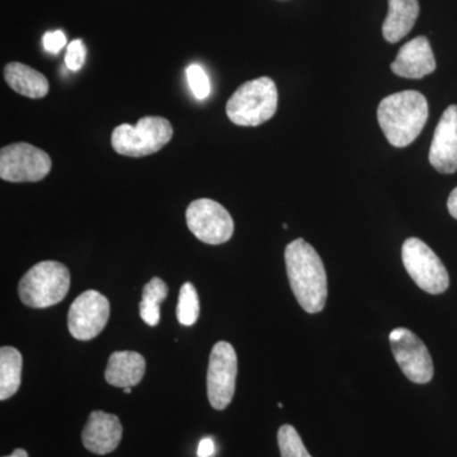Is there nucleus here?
Wrapping results in <instances>:
<instances>
[{
    "mask_svg": "<svg viewBox=\"0 0 457 457\" xmlns=\"http://www.w3.org/2000/svg\"><path fill=\"white\" fill-rule=\"evenodd\" d=\"M285 263L291 290L303 311L309 314L323 311L328 297V279L317 251L299 237L286 246Z\"/></svg>",
    "mask_w": 457,
    "mask_h": 457,
    "instance_id": "nucleus-1",
    "label": "nucleus"
},
{
    "mask_svg": "<svg viewBox=\"0 0 457 457\" xmlns=\"http://www.w3.org/2000/svg\"><path fill=\"white\" fill-rule=\"evenodd\" d=\"M378 120L385 137L395 147L411 145L428 120V102L417 90H404L384 98Z\"/></svg>",
    "mask_w": 457,
    "mask_h": 457,
    "instance_id": "nucleus-2",
    "label": "nucleus"
},
{
    "mask_svg": "<svg viewBox=\"0 0 457 457\" xmlns=\"http://www.w3.org/2000/svg\"><path fill=\"white\" fill-rule=\"evenodd\" d=\"M71 287V272L65 264L44 261L27 270L18 285L21 302L35 309L50 308L65 299Z\"/></svg>",
    "mask_w": 457,
    "mask_h": 457,
    "instance_id": "nucleus-3",
    "label": "nucleus"
},
{
    "mask_svg": "<svg viewBox=\"0 0 457 457\" xmlns=\"http://www.w3.org/2000/svg\"><path fill=\"white\" fill-rule=\"evenodd\" d=\"M278 87L270 78L262 77L240 86L228 98L227 114L239 126H260L278 111Z\"/></svg>",
    "mask_w": 457,
    "mask_h": 457,
    "instance_id": "nucleus-4",
    "label": "nucleus"
},
{
    "mask_svg": "<svg viewBox=\"0 0 457 457\" xmlns=\"http://www.w3.org/2000/svg\"><path fill=\"white\" fill-rule=\"evenodd\" d=\"M171 137L173 128L167 119L146 116L140 119L135 126L129 123L117 126L111 137V144L114 152L119 154L141 158L163 149Z\"/></svg>",
    "mask_w": 457,
    "mask_h": 457,
    "instance_id": "nucleus-5",
    "label": "nucleus"
},
{
    "mask_svg": "<svg viewBox=\"0 0 457 457\" xmlns=\"http://www.w3.org/2000/svg\"><path fill=\"white\" fill-rule=\"evenodd\" d=\"M402 260L408 275L418 287L431 295L445 293L450 278L440 257L418 237H409L403 243Z\"/></svg>",
    "mask_w": 457,
    "mask_h": 457,
    "instance_id": "nucleus-6",
    "label": "nucleus"
},
{
    "mask_svg": "<svg viewBox=\"0 0 457 457\" xmlns=\"http://www.w3.org/2000/svg\"><path fill=\"white\" fill-rule=\"evenodd\" d=\"M53 162L44 150L27 143L0 150V179L7 182H38L49 176Z\"/></svg>",
    "mask_w": 457,
    "mask_h": 457,
    "instance_id": "nucleus-7",
    "label": "nucleus"
},
{
    "mask_svg": "<svg viewBox=\"0 0 457 457\" xmlns=\"http://www.w3.org/2000/svg\"><path fill=\"white\" fill-rule=\"evenodd\" d=\"M186 220L192 234L206 245H224L233 237L234 221L230 213L210 198L191 203L186 212Z\"/></svg>",
    "mask_w": 457,
    "mask_h": 457,
    "instance_id": "nucleus-8",
    "label": "nucleus"
},
{
    "mask_svg": "<svg viewBox=\"0 0 457 457\" xmlns=\"http://www.w3.org/2000/svg\"><path fill=\"white\" fill-rule=\"evenodd\" d=\"M237 357L233 345L218 342L210 354L207 370V396L216 411L228 407L236 394Z\"/></svg>",
    "mask_w": 457,
    "mask_h": 457,
    "instance_id": "nucleus-9",
    "label": "nucleus"
},
{
    "mask_svg": "<svg viewBox=\"0 0 457 457\" xmlns=\"http://www.w3.org/2000/svg\"><path fill=\"white\" fill-rule=\"evenodd\" d=\"M390 348L403 374L416 384H427L435 374L425 343L407 328H396L389 336Z\"/></svg>",
    "mask_w": 457,
    "mask_h": 457,
    "instance_id": "nucleus-10",
    "label": "nucleus"
},
{
    "mask_svg": "<svg viewBox=\"0 0 457 457\" xmlns=\"http://www.w3.org/2000/svg\"><path fill=\"white\" fill-rule=\"evenodd\" d=\"M108 319L110 302L107 297L96 290L86 291L69 309V332L78 341H90L104 329Z\"/></svg>",
    "mask_w": 457,
    "mask_h": 457,
    "instance_id": "nucleus-11",
    "label": "nucleus"
},
{
    "mask_svg": "<svg viewBox=\"0 0 457 457\" xmlns=\"http://www.w3.org/2000/svg\"><path fill=\"white\" fill-rule=\"evenodd\" d=\"M429 163L436 170L453 174L457 170V106L447 107L436 128L429 149Z\"/></svg>",
    "mask_w": 457,
    "mask_h": 457,
    "instance_id": "nucleus-12",
    "label": "nucleus"
},
{
    "mask_svg": "<svg viewBox=\"0 0 457 457\" xmlns=\"http://www.w3.org/2000/svg\"><path fill=\"white\" fill-rule=\"evenodd\" d=\"M122 432L119 417L106 411H92L82 432L84 447L96 455H107L119 447Z\"/></svg>",
    "mask_w": 457,
    "mask_h": 457,
    "instance_id": "nucleus-13",
    "label": "nucleus"
},
{
    "mask_svg": "<svg viewBox=\"0 0 457 457\" xmlns=\"http://www.w3.org/2000/svg\"><path fill=\"white\" fill-rule=\"evenodd\" d=\"M394 74L407 79H422L436 71L431 44L420 36L403 45L392 64Z\"/></svg>",
    "mask_w": 457,
    "mask_h": 457,
    "instance_id": "nucleus-14",
    "label": "nucleus"
},
{
    "mask_svg": "<svg viewBox=\"0 0 457 457\" xmlns=\"http://www.w3.org/2000/svg\"><path fill=\"white\" fill-rule=\"evenodd\" d=\"M145 359L137 352H113L108 360L104 378L114 387H132L143 380L145 375Z\"/></svg>",
    "mask_w": 457,
    "mask_h": 457,
    "instance_id": "nucleus-15",
    "label": "nucleus"
},
{
    "mask_svg": "<svg viewBox=\"0 0 457 457\" xmlns=\"http://www.w3.org/2000/svg\"><path fill=\"white\" fill-rule=\"evenodd\" d=\"M420 16L418 0H389V12L383 25L385 40L395 44L411 31Z\"/></svg>",
    "mask_w": 457,
    "mask_h": 457,
    "instance_id": "nucleus-16",
    "label": "nucleus"
},
{
    "mask_svg": "<svg viewBox=\"0 0 457 457\" xmlns=\"http://www.w3.org/2000/svg\"><path fill=\"white\" fill-rule=\"evenodd\" d=\"M5 82L20 95L32 99L46 97L49 80L44 74L22 62H9L4 68Z\"/></svg>",
    "mask_w": 457,
    "mask_h": 457,
    "instance_id": "nucleus-17",
    "label": "nucleus"
},
{
    "mask_svg": "<svg viewBox=\"0 0 457 457\" xmlns=\"http://www.w3.org/2000/svg\"><path fill=\"white\" fill-rule=\"evenodd\" d=\"M23 359L14 347L0 348V400L12 398L22 383Z\"/></svg>",
    "mask_w": 457,
    "mask_h": 457,
    "instance_id": "nucleus-18",
    "label": "nucleus"
},
{
    "mask_svg": "<svg viewBox=\"0 0 457 457\" xmlns=\"http://www.w3.org/2000/svg\"><path fill=\"white\" fill-rule=\"evenodd\" d=\"M168 286L163 279L153 278L143 290L139 303L140 317L150 327L158 326L161 321V303L167 299Z\"/></svg>",
    "mask_w": 457,
    "mask_h": 457,
    "instance_id": "nucleus-19",
    "label": "nucleus"
},
{
    "mask_svg": "<svg viewBox=\"0 0 457 457\" xmlns=\"http://www.w3.org/2000/svg\"><path fill=\"white\" fill-rule=\"evenodd\" d=\"M200 317V299L196 287L191 282H186L180 287L179 303H177V319L182 326L191 327Z\"/></svg>",
    "mask_w": 457,
    "mask_h": 457,
    "instance_id": "nucleus-20",
    "label": "nucleus"
},
{
    "mask_svg": "<svg viewBox=\"0 0 457 457\" xmlns=\"http://www.w3.org/2000/svg\"><path fill=\"white\" fill-rule=\"evenodd\" d=\"M278 442L281 457H312L306 450L299 432L293 426L279 427Z\"/></svg>",
    "mask_w": 457,
    "mask_h": 457,
    "instance_id": "nucleus-21",
    "label": "nucleus"
},
{
    "mask_svg": "<svg viewBox=\"0 0 457 457\" xmlns=\"http://www.w3.org/2000/svg\"><path fill=\"white\" fill-rule=\"evenodd\" d=\"M187 79L189 88L194 93L195 97L203 101L210 96L212 92V84L206 71L200 65L192 64L187 68Z\"/></svg>",
    "mask_w": 457,
    "mask_h": 457,
    "instance_id": "nucleus-22",
    "label": "nucleus"
},
{
    "mask_svg": "<svg viewBox=\"0 0 457 457\" xmlns=\"http://www.w3.org/2000/svg\"><path fill=\"white\" fill-rule=\"evenodd\" d=\"M87 49L82 40H74L68 45L66 50L65 65L69 71H78L83 68L86 62Z\"/></svg>",
    "mask_w": 457,
    "mask_h": 457,
    "instance_id": "nucleus-23",
    "label": "nucleus"
},
{
    "mask_svg": "<svg viewBox=\"0 0 457 457\" xmlns=\"http://www.w3.org/2000/svg\"><path fill=\"white\" fill-rule=\"evenodd\" d=\"M42 41H44L45 50L50 54H59L66 46L65 33L60 29L45 33Z\"/></svg>",
    "mask_w": 457,
    "mask_h": 457,
    "instance_id": "nucleus-24",
    "label": "nucleus"
},
{
    "mask_svg": "<svg viewBox=\"0 0 457 457\" xmlns=\"http://www.w3.org/2000/svg\"><path fill=\"white\" fill-rule=\"evenodd\" d=\"M215 453V444L212 438H203L198 444L197 456L198 457H212Z\"/></svg>",
    "mask_w": 457,
    "mask_h": 457,
    "instance_id": "nucleus-25",
    "label": "nucleus"
},
{
    "mask_svg": "<svg viewBox=\"0 0 457 457\" xmlns=\"http://www.w3.org/2000/svg\"><path fill=\"white\" fill-rule=\"evenodd\" d=\"M447 209L450 215L457 220V187L451 192L449 201H447Z\"/></svg>",
    "mask_w": 457,
    "mask_h": 457,
    "instance_id": "nucleus-26",
    "label": "nucleus"
},
{
    "mask_svg": "<svg viewBox=\"0 0 457 457\" xmlns=\"http://www.w3.org/2000/svg\"><path fill=\"white\" fill-rule=\"evenodd\" d=\"M4 457H29V453H27L26 450L16 449L13 451V453H12V455L4 456Z\"/></svg>",
    "mask_w": 457,
    "mask_h": 457,
    "instance_id": "nucleus-27",
    "label": "nucleus"
},
{
    "mask_svg": "<svg viewBox=\"0 0 457 457\" xmlns=\"http://www.w3.org/2000/svg\"><path fill=\"white\" fill-rule=\"evenodd\" d=\"M123 393L131 394V387H125V389H123Z\"/></svg>",
    "mask_w": 457,
    "mask_h": 457,
    "instance_id": "nucleus-28",
    "label": "nucleus"
}]
</instances>
